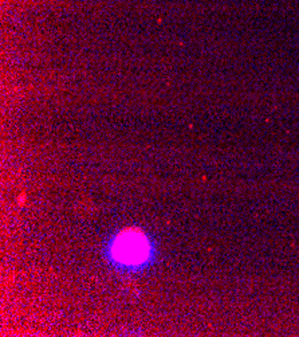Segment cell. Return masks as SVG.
<instances>
[{"instance_id": "obj_1", "label": "cell", "mask_w": 299, "mask_h": 337, "mask_svg": "<svg viewBox=\"0 0 299 337\" xmlns=\"http://www.w3.org/2000/svg\"><path fill=\"white\" fill-rule=\"evenodd\" d=\"M148 243L137 234H123L114 244V254L126 263H136L148 254Z\"/></svg>"}]
</instances>
